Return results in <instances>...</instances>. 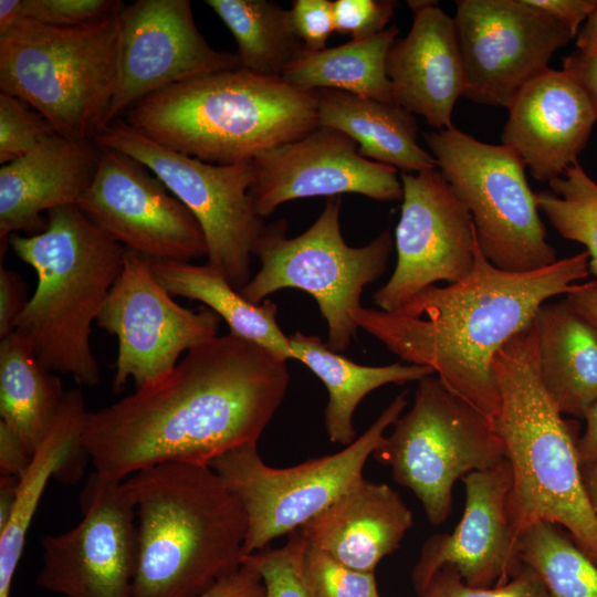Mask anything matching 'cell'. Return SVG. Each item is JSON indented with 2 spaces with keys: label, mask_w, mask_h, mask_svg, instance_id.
I'll use <instances>...</instances> for the list:
<instances>
[{
  "label": "cell",
  "mask_w": 597,
  "mask_h": 597,
  "mask_svg": "<svg viewBox=\"0 0 597 597\" xmlns=\"http://www.w3.org/2000/svg\"><path fill=\"white\" fill-rule=\"evenodd\" d=\"M22 20V0H0V35Z\"/></svg>",
  "instance_id": "obj_51"
},
{
  "label": "cell",
  "mask_w": 597,
  "mask_h": 597,
  "mask_svg": "<svg viewBox=\"0 0 597 597\" xmlns=\"http://www.w3.org/2000/svg\"><path fill=\"white\" fill-rule=\"evenodd\" d=\"M125 122L170 149L231 165L315 130L317 94L239 67L158 91L130 107Z\"/></svg>",
  "instance_id": "obj_5"
},
{
  "label": "cell",
  "mask_w": 597,
  "mask_h": 597,
  "mask_svg": "<svg viewBox=\"0 0 597 597\" xmlns=\"http://www.w3.org/2000/svg\"><path fill=\"white\" fill-rule=\"evenodd\" d=\"M455 7L463 96L474 103L507 108L575 39L568 27L526 0H459Z\"/></svg>",
  "instance_id": "obj_14"
},
{
  "label": "cell",
  "mask_w": 597,
  "mask_h": 597,
  "mask_svg": "<svg viewBox=\"0 0 597 597\" xmlns=\"http://www.w3.org/2000/svg\"><path fill=\"white\" fill-rule=\"evenodd\" d=\"M520 556L541 576L551 597H597V564L561 525L541 522L527 528Z\"/></svg>",
  "instance_id": "obj_33"
},
{
  "label": "cell",
  "mask_w": 597,
  "mask_h": 597,
  "mask_svg": "<svg viewBox=\"0 0 597 597\" xmlns=\"http://www.w3.org/2000/svg\"><path fill=\"white\" fill-rule=\"evenodd\" d=\"M289 343L293 359L305 365L327 388L325 429L331 442L345 447L356 440L354 412L369 392L388 384L404 385L434 375L431 368L410 364H356L332 350L318 336L301 331L289 335Z\"/></svg>",
  "instance_id": "obj_28"
},
{
  "label": "cell",
  "mask_w": 597,
  "mask_h": 597,
  "mask_svg": "<svg viewBox=\"0 0 597 597\" xmlns=\"http://www.w3.org/2000/svg\"><path fill=\"white\" fill-rule=\"evenodd\" d=\"M413 20L386 57L394 100L442 130L452 125L457 100L465 92V73L454 19L437 1H407Z\"/></svg>",
  "instance_id": "obj_22"
},
{
  "label": "cell",
  "mask_w": 597,
  "mask_h": 597,
  "mask_svg": "<svg viewBox=\"0 0 597 597\" xmlns=\"http://www.w3.org/2000/svg\"><path fill=\"white\" fill-rule=\"evenodd\" d=\"M580 472L589 504L597 517V464L580 465Z\"/></svg>",
  "instance_id": "obj_52"
},
{
  "label": "cell",
  "mask_w": 597,
  "mask_h": 597,
  "mask_svg": "<svg viewBox=\"0 0 597 597\" xmlns=\"http://www.w3.org/2000/svg\"><path fill=\"white\" fill-rule=\"evenodd\" d=\"M86 412L81 390H67L50 432L19 478L10 519L0 531V597H10L27 533L49 480L71 484L82 476L88 459L81 444Z\"/></svg>",
  "instance_id": "obj_25"
},
{
  "label": "cell",
  "mask_w": 597,
  "mask_h": 597,
  "mask_svg": "<svg viewBox=\"0 0 597 597\" xmlns=\"http://www.w3.org/2000/svg\"><path fill=\"white\" fill-rule=\"evenodd\" d=\"M293 27L310 51L325 49L335 32L334 1L294 0L290 10Z\"/></svg>",
  "instance_id": "obj_41"
},
{
  "label": "cell",
  "mask_w": 597,
  "mask_h": 597,
  "mask_svg": "<svg viewBox=\"0 0 597 597\" xmlns=\"http://www.w3.org/2000/svg\"><path fill=\"white\" fill-rule=\"evenodd\" d=\"M101 149L93 140L56 133L0 168V239L18 231L36 234L49 211L76 206L94 180Z\"/></svg>",
  "instance_id": "obj_23"
},
{
  "label": "cell",
  "mask_w": 597,
  "mask_h": 597,
  "mask_svg": "<svg viewBox=\"0 0 597 597\" xmlns=\"http://www.w3.org/2000/svg\"><path fill=\"white\" fill-rule=\"evenodd\" d=\"M502 133L538 181H552L577 161L597 121L588 97L564 71L546 69L514 97Z\"/></svg>",
  "instance_id": "obj_21"
},
{
  "label": "cell",
  "mask_w": 597,
  "mask_h": 597,
  "mask_svg": "<svg viewBox=\"0 0 597 597\" xmlns=\"http://www.w3.org/2000/svg\"><path fill=\"white\" fill-rule=\"evenodd\" d=\"M565 297L597 329V281L574 284Z\"/></svg>",
  "instance_id": "obj_47"
},
{
  "label": "cell",
  "mask_w": 597,
  "mask_h": 597,
  "mask_svg": "<svg viewBox=\"0 0 597 597\" xmlns=\"http://www.w3.org/2000/svg\"><path fill=\"white\" fill-rule=\"evenodd\" d=\"M407 404L404 391L353 443L334 454L294 467L268 465L256 443L234 448L216 458L209 467L245 512L244 556L298 530L360 479L368 458L383 443L386 430L402 415Z\"/></svg>",
  "instance_id": "obj_11"
},
{
  "label": "cell",
  "mask_w": 597,
  "mask_h": 597,
  "mask_svg": "<svg viewBox=\"0 0 597 597\" xmlns=\"http://www.w3.org/2000/svg\"><path fill=\"white\" fill-rule=\"evenodd\" d=\"M238 44L241 67L281 78L307 50L290 10L268 0H206Z\"/></svg>",
  "instance_id": "obj_32"
},
{
  "label": "cell",
  "mask_w": 597,
  "mask_h": 597,
  "mask_svg": "<svg viewBox=\"0 0 597 597\" xmlns=\"http://www.w3.org/2000/svg\"><path fill=\"white\" fill-rule=\"evenodd\" d=\"M33 454L21 437L0 420V470L1 475L20 478L29 468Z\"/></svg>",
  "instance_id": "obj_45"
},
{
  "label": "cell",
  "mask_w": 597,
  "mask_h": 597,
  "mask_svg": "<svg viewBox=\"0 0 597 597\" xmlns=\"http://www.w3.org/2000/svg\"><path fill=\"white\" fill-rule=\"evenodd\" d=\"M250 198L266 218L287 201L358 193L379 200H402L397 168L363 157L345 133L318 126L308 135L252 160Z\"/></svg>",
  "instance_id": "obj_19"
},
{
  "label": "cell",
  "mask_w": 597,
  "mask_h": 597,
  "mask_svg": "<svg viewBox=\"0 0 597 597\" xmlns=\"http://www.w3.org/2000/svg\"><path fill=\"white\" fill-rule=\"evenodd\" d=\"M19 478L1 475L0 478V531L7 525L15 499Z\"/></svg>",
  "instance_id": "obj_49"
},
{
  "label": "cell",
  "mask_w": 597,
  "mask_h": 597,
  "mask_svg": "<svg viewBox=\"0 0 597 597\" xmlns=\"http://www.w3.org/2000/svg\"><path fill=\"white\" fill-rule=\"evenodd\" d=\"M584 91L597 114V50L576 49L563 59V69Z\"/></svg>",
  "instance_id": "obj_44"
},
{
  "label": "cell",
  "mask_w": 597,
  "mask_h": 597,
  "mask_svg": "<svg viewBox=\"0 0 597 597\" xmlns=\"http://www.w3.org/2000/svg\"><path fill=\"white\" fill-rule=\"evenodd\" d=\"M548 185L535 193L538 210L564 239L586 248L589 274L597 277V182L577 160Z\"/></svg>",
  "instance_id": "obj_34"
},
{
  "label": "cell",
  "mask_w": 597,
  "mask_h": 597,
  "mask_svg": "<svg viewBox=\"0 0 597 597\" xmlns=\"http://www.w3.org/2000/svg\"><path fill=\"white\" fill-rule=\"evenodd\" d=\"M65 390L13 332L0 342V417L32 454L50 432Z\"/></svg>",
  "instance_id": "obj_30"
},
{
  "label": "cell",
  "mask_w": 597,
  "mask_h": 597,
  "mask_svg": "<svg viewBox=\"0 0 597 597\" xmlns=\"http://www.w3.org/2000/svg\"><path fill=\"white\" fill-rule=\"evenodd\" d=\"M586 427L577 441V454L580 465L597 464V401L584 416Z\"/></svg>",
  "instance_id": "obj_48"
},
{
  "label": "cell",
  "mask_w": 597,
  "mask_h": 597,
  "mask_svg": "<svg viewBox=\"0 0 597 597\" xmlns=\"http://www.w3.org/2000/svg\"><path fill=\"white\" fill-rule=\"evenodd\" d=\"M533 325L545 391L563 416L584 419L597 401V329L566 297L543 304Z\"/></svg>",
  "instance_id": "obj_26"
},
{
  "label": "cell",
  "mask_w": 597,
  "mask_h": 597,
  "mask_svg": "<svg viewBox=\"0 0 597 597\" xmlns=\"http://www.w3.org/2000/svg\"><path fill=\"white\" fill-rule=\"evenodd\" d=\"M317 122L352 137L359 154L401 172L436 169L431 153L417 142L413 115L396 102H383L336 90H317Z\"/></svg>",
  "instance_id": "obj_27"
},
{
  "label": "cell",
  "mask_w": 597,
  "mask_h": 597,
  "mask_svg": "<svg viewBox=\"0 0 597 597\" xmlns=\"http://www.w3.org/2000/svg\"><path fill=\"white\" fill-rule=\"evenodd\" d=\"M122 8L77 27L20 20L0 35L1 93L32 106L56 134L94 142L115 93Z\"/></svg>",
  "instance_id": "obj_7"
},
{
  "label": "cell",
  "mask_w": 597,
  "mask_h": 597,
  "mask_svg": "<svg viewBox=\"0 0 597 597\" xmlns=\"http://www.w3.org/2000/svg\"><path fill=\"white\" fill-rule=\"evenodd\" d=\"M423 137L439 170L469 210L479 248L494 266L528 272L557 261L525 166L513 150L480 142L454 126Z\"/></svg>",
  "instance_id": "obj_10"
},
{
  "label": "cell",
  "mask_w": 597,
  "mask_h": 597,
  "mask_svg": "<svg viewBox=\"0 0 597 597\" xmlns=\"http://www.w3.org/2000/svg\"><path fill=\"white\" fill-rule=\"evenodd\" d=\"M576 48L579 50H597V6L579 28L576 35Z\"/></svg>",
  "instance_id": "obj_50"
},
{
  "label": "cell",
  "mask_w": 597,
  "mask_h": 597,
  "mask_svg": "<svg viewBox=\"0 0 597 597\" xmlns=\"http://www.w3.org/2000/svg\"><path fill=\"white\" fill-rule=\"evenodd\" d=\"M82 519L41 538L35 584L66 597H129L137 567L135 507L123 483L93 472L80 493Z\"/></svg>",
  "instance_id": "obj_15"
},
{
  "label": "cell",
  "mask_w": 597,
  "mask_h": 597,
  "mask_svg": "<svg viewBox=\"0 0 597 597\" xmlns=\"http://www.w3.org/2000/svg\"><path fill=\"white\" fill-rule=\"evenodd\" d=\"M397 6L394 0H336L335 32L350 36L352 41L373 38L387 29Z\"/></svg>",
  "instance_id": "obj_40"
},
{
  "label": "cell",
  "mask_w": 597,
  "mask_h": 597,
  "mask_svg": "<svg viewBox=\"0 0 597 597\" xmlns=\"http://www.w3.org/2000/svg\"><path fill=\"white\" fill-rule=\"evenodd\" d=\"M303 572L314 597H380L375 573L353 569L308 543Z\"/></svg>",
  "instance_id": "obj_36"
},
{
  "label": "cell",
  "mask_w": 597,
  "mask_h": 597,
  "mask_svg": "<svg viewBox=\"0 0 597 597\" xmlns=\"http://www.w3.org/2000/svg\"><path fill=\"white\" fill-rule=\"evenodd\" d=\"M122 483L137 522L129 597H198L241 567L245 512L212 468L163 462Z\"/></svg>",
  "instance_id": "obj_3"
},
{
  "label": "cell",
  "mask_w": 597,
  "mask_h": 597,
  "mask_svg": "<svg viewBox=\"0 0 597 597\" xmlns=\"http://www.w3.org/2000/svg\"><path fill=\"white\" fill-rule=\"evenodd\" d=\"M421 597L551 596L541 576L532 567L523 563L506 584L489 588L469 586L453 567L444 566L433 575Z\"/></svg>",
  "instance_id": "obj_38"
},
{
  "label": "cell",
  "mask_w": 597,
  "mask_h": 597,
  "mask_svg": "<svg viewBox=\"0 0 597 597\" xmlns=\"http://www.w3.org/2000/svg\"><path fill=\"white\" fill-rule=\"evenodd\" d=\"M100 149L94 180L76 206L126 250L153 262L207 256L199 222L164 182L135 158Z\"/></svg>",
  "instance_id": "obj_16"
},
{
  "label": "cell",
  "mask_w": 597,
  "mask_h": 597,
  "mask_svg": "<svg viewBox=\"0 0 597 597\" xmlns=\"http://www.w3.org/2000/svg\"><path fill=\"white\" fill-rule=\"evenodd\" d=\"M221 317L207 306L178 304L158 281L153 261L130 250L97 316L100 328L117 338L112 388L122 392L129 379L135 389L175 368L184 352L218 336Z\"/></svg>",
  "instance_id": "obj_13"
},
{
  "label": "cell",
  "mask_w": 597,
  "mask_h": 597,
  "mask_svg": "<svg viewBox=\"0 0 597 597\" xmlns=\"http://www.w3.org/2000/svg\"><path fill=\"white\" fill-rule=\"evenodd\" d=\"M290 383L285 360L232 333L187 352L160 379L84 418L81 444L122 482L163 462L210 463L258 443Z\"/></svg>",
  "instance_id": "obj_1"
},
{
  "label": "cell",
  "mask_w": 597,
  "mask_h": 597,
  "mask_svg": "<svg viewBox=\"0 0 597 597\" xmlns=\"http://www.w3.org/2000/svg\"><path fill=\"white\" fill-rule=\"evenodd\" d=\"M512 479L507 458L462 478L465 505L460 522L451 533L428 537L413 567L411 579L419 597L444 566L453 567L467 585L483 588L506 584L520 569V541L507 507Z\"/></svg>",
  "instance_id": "obj_20"
},
{
  "label": "cell",
  "mask_w": 597,
  "mask_h": 597,
  "mask_svg": "<svg viewBox=\"0 0 597 597\" xmlns=\"http://www.w3.org/2000/svg\"><path fill=\"white\" fill-rule=\"evenodd\" d=\"M27 103L10 94L0 93V164L23 157L48 135L54 134L51 124Z\"/></svg>",
  "instance_id": "obj_37"
},
{
  "label": "cell",
  "mask_w": 597,
  "mask_h": 597,
  "mask_svg": "<svg viewBox=\"0 0 597 597\" xmlns=\"http://www.w3.org/2000/svg\"><path fill=\"white\" fill-rule=\"evenodd\" d=\"M306 546L307 541L298 528L281 547L266 546L243 556L242 563L252 565L261 574L266 597H314L303 572Z\"/></svg>",
  "instance_id": "obj_35"
},
{
  "label": "cell",
  "mask_w": 597,
  "mask_h": 597,
  "mask_svg": "<svg viewBox=\"0 0 597 597\" xmlns=\"http://www.w3.org/2000/svg\"><path fill=\"white\" fill-rule=\"evenodd\" d=\"M531 6L554 17L574 33L575 38L580 24L587 20L597 0H526Z\"/></svg>",
  "instance_id": "obj_46"
},
{
  "label": "cell",
  "mask_w": 597,
  "mask_h": 597,
  "mask_svg": "<svg viewBox=\"0 0 597 597\" xmlns=\"http://www.w3.org/2000/svg\"><path fill=\"white\" fill-rule=\"evenodd\" d=\"M161 285L172 295L201 302L223 320L230 333L250 341L282 360L293 359L286 336L275 320L271 300L253 304L227 279L209 266L191 262H153Z\"/></svg>",
  "instance_id": "obj_29"
},
{
  "label": "cell",
  "mask_w": 597,
  "mask_h": 597,
  "mask_svg": "<svg viewBox=\"0 0 597 597\" xmlns=\"http://www.w3.org/2000/svg\"><path fill=\"white\" fill-rule=\"evenodd\" d=\"M373 455L416 495L428 522L440 525L452 512L455 481L496 467L506 449L485 415L430 375L417 381L412 407Z\"/></svg>",
  "instance_id": "obj_9"
},
{
  "label": "cell",
  "mask_w": 597,
  "mask_h": 597,
  "mask_svg": "<svg viewBox=\"0 0 597 597\" xmlns=\"http://www.w3.org/2000/svg\"><path fill=\"white\" fill-rule=\"evenodd\" d=\"M146 166L199 222L207 264L238 291L251 280V255L265 226L250 198L251 161L210 164L163 146L118 118L94 139Z\"/></svg>",
  "instance_id": "obj_12"
},
{
  "label": "cell",
  "mask_w": 597,
  "mask_h": 597,
  "mask_svg": "<svg viewBox=\"0 0 597 597\" xmlns=\"http://www.w3.org/2000/svg\"><path fill=\"white\" fill-rule=\"evenodd\" d=\"M241 67L199 32L189 0H137L121 10L115 93L107 126L143 98L205 74Z\"/></svg>",
  "instance_id": "obj_18"
},
{
  "label": "cell",
  "mask_w": 597,
  "mask_h": 597,
  "mask_svg": "<svg viewBox=\"0 0 597 597\" xmlns=\"http://www.w3.org/2000/svg\"><path fill=\"white\" fill-rule=\"evenodd\" d=\"M398 32V27L392 24L366 40H350L318 51L306 50L281 78L304 91L336 90L395 102L386 57Z\"/></svg>",
  "instance_id": "obj_31"
},
{
  "label": "cell",
  "mask_w": 597,
  "mask_h": 597,
  "mask_svg": "<svg viewBox=\"0 0 597 597\" xmlns=\"http://www.w3.org/2000/svg\"><path fill=\"white\" fill-rule=\"evenodd\" d=\"M412 525L398 492L362 476L300 530L308 545L353 569L375 573Z\"/></svg>",
  "instance_id": "obj_24"
},
{
  "label": "cell",
  "mask_w": 597,
  "mask_h": 597,
  "mask_svg": "<svg viewBox=\"0 0 597 597\" xmlns=\"http://www.w3.org/2000/svg\"><path fill=\"white\" fill-rule=\"evenodd\" d=\"M123 6L119 0H22V19L77 27L102 20Z\"/></svg>",
  "instance_id": "obj_39"
},
{
  "label": "cell",
  "mask_w": 597,
  "mask_h": 597,
  "mask_svg": "<svg viewBox=\"0 0 597 597\" xmlns=\"http://www.w3.org/2000/svg\"><path fill=\"white\" fill-rule=\"evenodd\" d=\"M587 251L528 272L494 266L475 239L474 266L447 286L431 285L392 311L358 307L352 320L402 362L431 368L453 394L493 423L501 397L496 353L533 322L553 296L589 275Z\"/></svg>",
  "instance_id": "obj_2"
},
{
  "label": "cell",
  "mask_w": 597,
  "mask_h": 597,
  "mask_svg": "<svg viewBox=\"0 0 597 597\" xmlns=\"http://www.w3.org/2000/svg\"><path fill=\"white\" fill-rule=\"evenodd\" d=\"M493 369L501 397L494 426L512 468L507 507L516 540L552 522L597 564V517L577 454L579 425L563 417L543 387L533 322L496 353Z\"/></svg>",
  "instance_id": "obj_4"
},
{
  "label": "cell",
  "mask_w": 597,
  "mask_h": 597,
  "mask_svg": "<svg viewBox=\"0 0 597 597\" xmlns=\"http://www.w3.org/2000/svg\"><path fill=\"white\" fill-rule=\"evenodd\" d=\"M402 205L396 228V268L373 295L392 311L436 282L455 283L474 266L475 228L439 169L401 172Z\"/></svg>",
  "instance_id": "obj_17"
},
{
  "label": "cell",
  "mask_w": 597,
  "mask_h": 597,
  "mask_svg": "<svg viewBox=\"0 0 597 597\" xmlns=\"http://www.w3.org/2000/svg\"><path fill=\"white\" fill-rule=\"evenodd\" d=\"M198 597H266V589L258 569L242 563L237 572L222 578Z\"/></svg>",
  "instance_id": "obj_43"
},
{
  "label": "cell",
  "mask_w": 597,
  "mask_h": 597,
  "mask_svg": "<svg viewBox=\"0 0 597 597\" xmlns=\"http://www.w3.org/2000/svg\"><path fill=\"white\" fill-rule=\"evenodd\" d=\"M45 216L40 233L8 240L36 274L13 332L48 370L93 387L101 376L92 324L121 274L126 249L75 205Z\"/></svg>",
  "instance_id": "obj_6"
},
{
  "label": "cell",
  "mask_w": 597,
  "mask_h": 597,
  "mask_svg": "<svg viewBox=\"0 0 597 597\" xmlns=\"http://www.w3.org/2000/svg\"><path fill=\"white\" fill-rule=\"evenodd\" d=\"M341 207L339 196L329 197L315 222L294 238H286L285 220L265 226L253 250L261 266L239 291L253 304L283 289L311 294L328 327L326 345L336 353L355 339L358 327L350 311L362 306L365 286L384 274L392 251L388 230L366 245H348L341 231Z\"/></svg>",
  "instance_id": "obj_8"
},
{
  "label": "cell",
  "mask_w": 597,
  "mask_h": 597,
  "mask_svg": "<svg viewBox=\"0 0 597 597\" xmlns=\"http://www.w3.org/2000/svg\"><path fill=\"white\" fill-rule=\"evenodd\" d=\"M28 287L23 279L14 271L0 269V337L14 331V325L27 305Z\"/></svg>",
  "instance_id": "obj_42"
}]
</instances>
